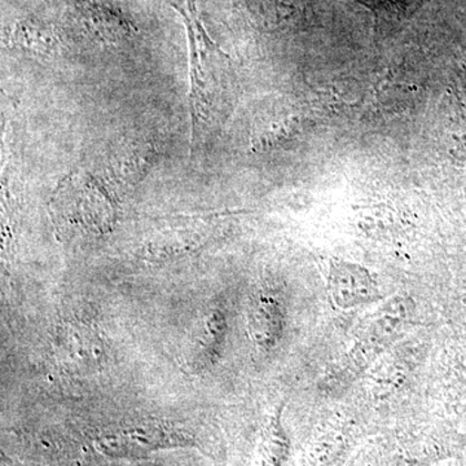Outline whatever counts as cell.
Listing matches in <instances>:
<instances>
[{"label":"cell","instance_id":"cell-3","mask_svg":"<svg viewBox=\"0 0 466 466\" xmlns=\"http://www.w3.org/2000/svg\"><path fill=\"white\" fill-rule=\"evenodd\" d=\"M177 441L173 434H167L156 429H137L126 433L110 435L100 441L99 449L106 455H137V453L152 452V451L170 447Z\"/></svg>","mask_w":466,"mask_h":466},{"label":"cell","instance_id":"cell-2","mask_svg":"<svg viewBox=\"0 0 466 466\" xmlns=\"http://www.w3.org/2000/svg\"><path fill=\"white\" fill-rule=\"evenodd\" d=\"M329 279L330 293L339 308H357L380 299L379 288L361 267L337 263L332 267Z\"/></svg>","mask_w":466,"mask_h":466},{"label":"cell","instance_id":"cell-5","mask_svg":"<svg viewBox=\"0 0 466 466\" xmlns=\"http://www.w3.org/2000/svg\"><path fill=\"white\" fill-rule=\"evenodd\" d=\"M12 43L34 54L48 55L56 50L58 39L47 24L38 20H25L15 27Z\"/></svg>","mask_w":466,"mask_h":466},{"label":"cell","instance_id":"cell-1","mask_svg":"<svg viewBox=\"0 0 466 466\" xmlns=\"http://www.w3.org/2000/svg\"><path fill=\"white\" fill-rule=\"evenodd\" d=\"M55 196L56 208H63L67 217L96 231L109 227L115 217L108 192L95 177L69 175Z\"/></svg>","mask_w":466,"mask_h":466},{"label":"cell","instance_id":"cell-4","mask_svg":"<svg viewBox=\"0 0 466 466\" xmlns=\"http://www.w3.org/2000/svg\"><path fill=\"white\" fill-rule=\"evenodd\" d=\"M85 25L95 36L106 42H118L128 38L134 33V27L118 12L106 5L86 3L81 8Z\"/></svg>","mask_w":466,"mask_h":466},{"label":"cell","instance_id":"cell-6","mask_svg":"<svg viewBox=\"0 0 466 466\" xmlns=\"http://www.w3.org/2000/svg\"><path fill=\"white\" fill-rule=\"evenodd\" d=\"M155 152L152 148L134 150L130 156L122 159L118 164L113 165L112 180L121 187L139 182L152 165Z\"/></svg>","mask_w":466,"mask_h":466}]
</instances>
